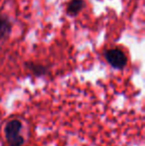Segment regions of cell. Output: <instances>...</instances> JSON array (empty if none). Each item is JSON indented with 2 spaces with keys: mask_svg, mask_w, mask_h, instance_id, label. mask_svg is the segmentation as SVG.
<instances>
[{
  "mask_svg": "<svg viewBox=\"0 0 145 146\" xmlns=\"http://www.w3.org/2000/svg\"><path fill=\"white\" fill-rule=\"evenodd\" d=\"M21 127V122L18 120H12L6 125V139L10 146H21L23 144L24 139L20 134Z\"/></svg>",
  "mask_w": 145,
  "mask_h": 146,
  "instance_id": "6da1fadb",
  "label": "cell"
},
{
  "mask_svg": "<svg viewBox=\"0 0 145 146\" xmlns=\"http://www.w3.org/2000/svg\"><path fill=\"white\" fill-rule=\"evenodd\" d=\"M105 58L107 62L116 69H122L127 63V58L122 51L118 49H111L105 53Z\"/></svg>",
  "mask_w": 145,
  "mask_h": 146,
  "instance_id": "7a4b0ae2",
  "label": "cell"
},
{
  "mask_svg": "<svg viewBox=\"0 0 145 146\" xmlns=\"http://www.w3.org/2000/svg\"><path fill=\"white\" fill-rule=\"evenodd\" d=\"M83 6H85V1L83 0H72L68 6V12L75 15L83 9Z\"/></svg>",
  "mask_w": 145,
  "mask_h": 146,
  "instance_id": "3957f363",
  "label": "cell"
},
{
  "mask_svg": "<svg viewBox=\"0 0 145 146\" xmlns=\"http://www.w3.org/2000/svg\"><path fill=\"white\" fill-rule=\"evenodd\" d=\"M2 27H3V21H2V20L0 19V31H1Z\"/></svg>",
  "mask_w": 145,
  "mask_h": 146,
  "instance_id": "277c9868",
  "label": "cell"
}]
</instances>
